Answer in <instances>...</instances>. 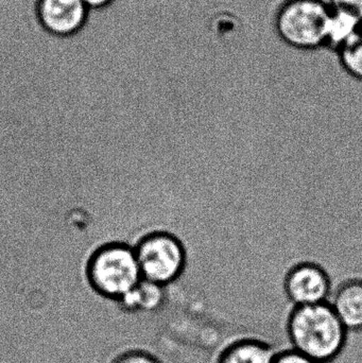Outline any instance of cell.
Instances as JSON below:
<instances>
[{
  "mask_svg": "<svg viewBox=\"0 0 362 363\" xmlns=\"http://www.w3.org/2000/svg\"><path fill=\"white\" fill-rule=\"evenodd\" d=\"M340 66L351 80L362 83V36L349 43L337 52Z\"/></svg>",
  "mask_w": 362,
  "mask_h": 363,
  "instance_id": "cell-11",
  "label": "cell"
},
{
  "mask_svg": "<svg viewBox=\"0 0 362 363\" xmlns=\"http://www.w3.org/2000/svg\"><path fill=\"white\" fill-rule=\"evenodd\" d=\"M116 363H165L159 357V354L153 350L131 352L125 354Z\"/></svg>",
  "mask_w": 362,
  "mask_h": 363,
  "instance_id": "cell-12",
  "label": "cell"
},
{
  "mask_svg": "<svg viewBox=\"0 0 362 363\" xmlns=\"http://www.w3.org/2000/svg\"><path fill=\"white\" fill-rule=\"evenodd\" d=\"M89 10L82 0H36L40 27L55 38H70L86 25Z\"/></svg>",
  "mask_w": 362,
  "mask_h": 363,
  "instance_id": "cell-6",
  "label": "cell"
},
{
  "mask_svg": "<svg viewBox=\"0 0 362 363\" xmlns=\"http://www.w3.org/2000/svg\"><path fill=\"white\" fill-rule=\"evenodd\" d=\"M273 363H318L293 349L278 351Z\"/></svg>",
  "mask_w": 362,
  "mask_h": 363,
  "instance_id": "cell-14",
  "label": "cell"
},
{
  "mask_svg": "<svg viewBox=\"0 0 362 363\" xmlns=\"http://www.w3.org/2000/svg\"><path fill=\"white\" fill-rule=\"evenodd\" d=\"M329 6L336 10L350 13L362 21V0H327Z\"/></svg>",
  "mask_w": 362,
  "mask_h": 363,
  "instance_id": "cell-13",
  "label": "cell"
},
{
  "mask_svg": "<svg viewBox=\"0 0 362 363\" xmlns=\"http://www.w3.org/2000/svg\"><path fill=\"white\" fill-rule=\"evenodd\" d=\"M331 6L327 0H285L274 27L283 43L301 51L324 48Z\"/></svg>",
  "mask_w": 362,
  "mask_h": 363,
  "instance_id": "cell-2",
  "label": "cell"
},
{
  "mask_svg": "<svg viewBox=\"0 0 362 363\" xmlns=\"http://www.w3.org/2000/svg\"><path fill=\"white\" fill-rule=\"evenodd\" d=\"M333 290L331 275L316 262L295 264L286 273L283 281V292L291 307L329 302Z\"/></svg>",
  "mask_w": 362,
  "mask_h": 363,
  "instance_id": "cell-5",
  "label": "cell"
},
{
  "mask_svg": "<svg viewBox=\"0 0 362 363\" xmlns=\"http://www.w3.org/2000/svg\"><path fill=\"white\" fill-rule=\"evenodd\" d=\"M86 8L91 10H100L106 8L114 2V0H82Z\"/></svg>",
  "mask_w": 362,
  "mask_h": 363,
  "instance_id": "cell-15",
  "label": "cell"
},
{
  "mask_svg": "<svg viewBox=\"0 0 362 363\" xmlns=\"http://www.w3.org/2000/svg\"><path fill=\"white\" fill-rule=\"evenodd\" d=\"M290 349L316 362H335L348 343L349 332L329 302L291 307L286 320Z\"/></svg>",
  "mask_w": 362,
  "mask_h": 363,
  "instance_id": "cell-1",
  "label": "cell"
},
{
  "mask_svg": "<svg viewBox=\"0 0 362 363\" xmlns=\"http://www.w3.org/2000/svg\"><path fill=\"white\" fill-rule=\"evenodd\" d=\"M276 352L263 339L244 337L227 343L217 356L216 363H273Z\"/></svg>",
  "mask_w": 362,
  "mask_h": 363,
  "instance_id": "cell-8",
  "label": "cell"
},
{
  "mask_svg": "<svg viewBox=\"0 0 362 363\" xmlns=\"http://www.w3.org/2000/svg\"><path fill=\"white\" fill-rule=\"evenodd\" d=\"M349 333L362 330V281L350 279L333 290L329 301Z\"/></svg>",
  "mask_w": 362,
  "mask_h": 363,
  "instance_id": "cell-7",
  "label": "cell"
},
{
  "mask_svg": "<svg viewBox=\"0 0 362 363\" xmlns=\"http://www.w3.org/2000/svg\"><path fill=\"white\" fill-rule=\"evenodd\" d=\"M142 279L163 287L180 281L187 266L182 241L168 232H154L140 241L135 249Z\"/></svg>",
  "mask_w": 362,
  "mask_h": 363,
  "instance_id": "cell-3",
  "label": "cell"
},
{
  "mask_svg": "<svg viewBox=\"0 0 362 363\" xmlns=\"http://www.w3.org/2000/svg\"><path fill=\"white\" fill-rule=\"evenodd\" d=\"M123 308L130 313L157 315L165 308L168 301V289L152 281L142 279L133 289L118 298Z\"/></svg>",
  "mask_w": 362,
  "mask_h": 363,
  "instance_id": "cell-9",
  "label": "cell"
},
{
  "mask_svg": "<svg viewBox=\"0 0 362 363\" xmlns=\"http://www.w3.org/2000/svg\"><path fill=\"white\" fill-rule=\"evenodd\" d=\"M89 274L94 288L113 298L125 296L142 279L135 250L125 245L100 249L89 262Z\"/></svg>",
  "mask_w": 362,
  "mask_h": 363,
  "instance_id": "cell-4",
  "label": "cell"
},
{
  "mask_svg": "<svg viewBox=\"0 0 362 363\" xmlns=\"http://www.w3.org/2000/svg\"><path fill=\"white\" fill-rule=\"evenodd\" d=\"M362 21L344 11L331 8L325 48L338 52L349 43L361 35Z\"/></svg>",
  "mask_w": 362,
  "mask_h": 363,
  "instance_id": "cell-10",
  "label": "cell"
},
{
  "mask_svg": "<svg viewBox=\"0 0 362 363\" xmlns=\"http://www.w3.org/2000/svg\"><path fill=\"white\" fill-rule=\"evenodd\" d=\"M335 362H318V363H334Z\"/></svg>",
  "mask_w": 362,
  "mask_h": 363,
  "instance_id": "cell-16",
  "label": "cell"
}]
</instances>
